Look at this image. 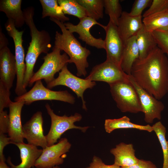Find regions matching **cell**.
Segmentation results:
<instances>
[{
	"label": "cell",
	"instance_id": "6da1fadb",
	"mask_svg": "<svg viewBox=\"0 0 168 168\" xmlns=\"http://www.w3.org/2000/svg\"><path fill=\"white\" fill-rule=\"evenodd\" d=\"M158 46L146 57L136 59L131 77L141 87L160 100L167 93L168 59Z\"/></svg>",
	"mask_w": 168,
	"mask_h": 168
},
{
	"label": "cell",
	"instance_id": "7a4b0ae2",
	"mask_svg": "<svg viewBox=\"0 0 168 168\" xmlns=\"http://www.w3.org/2000/svg\"><path fill=\"white\" fill-rule=\"evenodd\" d=\"M23 12L25 23L30 29L31 37L25 59L26 70L23 86L26 89L29 86L30 79L35 73L34 68L38 57L41 53H48L52 45L48 32L44 30H38L35 25L33 19V7H28L24 9Z\"/></svg>",
	"mask_w": 168,
	"mask_h": 168
},
{
	"label": "cell",
	"instance_id": "3957f363",
	"mask_svg": "<svg viewBox=\"0 0 168 168\" xmlns=\"http://www.w3.org/2000/svg\"><path fill=\"white\" fill-rule=\"evenodd\" d=\"M49 19L59 27L62 33L56 32L54 46L64 51L68 55L69 63L75 64L77 76H85L87 74L86 68L89 66L87 58L91 54L90 50L82 46L73 33L66 28L64 23L56 19Z\"/></svg>",
	"mask_w": 168,
	"mask_h": 168
},
{
	"label": "cell",
	"instance_id": "277c9868",
	"mask_svg": "<svg viewBox=\"0 0 168 168\" xmlns=\"http://www.w3.org/2000/svg\"><path fill=\"white\" fill-rule=\"evenodd\" d=\"M109 85L112 97L122 112L137 113L143 112L138 93L129 80Z\"/></svg>",
	"mask_w": 168,
	"mask_h": 168
},
{
	"label": "cell",
	"instance_id": "5b68a950",
	"mask_svg": "<svg viewBox=\"0 0 168 168\" xmlns=\"http://www.w3.org/2000/svg\"><path fill=\"white\" fill-rule=\"evenodd\" d=\"M45 107L51 121L50 129L45 136L47 146L55 144L62 135L68 130L77 129L85 133L90 127L78 126L74 124L75 122L80 121L82 119V115L79 113H75L69 116L65 115L60 116L54 113L49 104H46Z\"/></svg>",
	"mask_w": 168,
	"mask_h": 168
},
{
	"label": "cell",
	"instance_id": "8992f818",
	"mask_svg": "<svg viewBox=\"0 0 168 168\" xmlns=\"http://www.w3.org/2000/svg\"><path fill=\"white\" fill-rule=\"evenodd\" d=\"M61 51L54 46L52 51L43 57L44 63L30 79L29 86H31L37 81L42 79L48 84L55 79L54 75L57 72L69 63V56L65 53L61 54Z\"/></svg>",
	"mask_w": 168,
	"mask_h": 168
},
{
	"label": "cell",
	"instance_id": "52a82bcc",
	"mask_svg": "<svg viewBox=\"0 0 168 168\" xmlns=\"http://www.w3.org/2000/svg\"><path fill=\"white\" fill-rule=\"evenodd\" d=\"M5 27L8 34L12 38L15 45V57L16 67L15 92L17 96H19L27 92L23 86L26 70L25 52L22 44V37L24 31L18 30L13 21L10 20H8L6 24Z\"/></svg>",
	"mask_w": 168,
	"mask_h": 168
},
{
	"label": "cell",
	"instance_id": "ba28073f",
	"mask_svg": "<svg viewBox=\"0 0 168 168\" xmlns=\"http://www.w3.org/2000/svg\"><path fill=\"white\" fill-rule=\"evenodd\" d=\"M40 100H56L73 104L75 98L67 91L51 90L44 86L41 80H39L35 82L34 86L30 90L14 99L15 101H23L25 105H27Z\"/></svg>",
	"mask_w": 168,
	"mask_h": 168
},
{
	"label": "cell",
	"instance_id": "9c48e42d",
	"mask_svg": "<svg viewBox=\"0 0 168 168\" xmlns=\"http://www.w3.org/2000/svg\"><path fill=\"white\" fill-rule=\"evenodd\" d=\"M67 66L65 65L62 69L57 77L47 84V87L51 89L59 85L68 87L75 93L78 98H81L82 108L86 111L87 108L84 98V93L86 89L92 88L96 85V83L90 80L80 78L74 75L68 70Z\"/></svg>",
	"mask_w": 168,
	"mask_h": 168
},
{
	"label": "cell",
	"instance_id": "30bf717a",
	"mask_svg": "<svg viewBox=\"0 0 168 168\" xmlns=\"http://www.w3.org/2000/svg\"><path fill=\"white\" fill-rule=\"evenodd\" d=\"M128 76L123 71L120 66L106 60L94 66L85 78L94 82H105L109 85L128 80Z\"/></svg>",
	"mask_w": 168,
	"mask_h": 168
},
{
	"label": "cell",
	"instance_id": "8fae6325",
	"mask_svg": "<svg viewBox=\"0 0 168 168\" xmlns=\"http://www.w3.org/2000/svg\"><path fill=\"white\" fill-rule=\"evenodd\" d=\"M71 147L67 138H61L58 143L42 149L35 166L36 168H52L62 164L64 160L61 156L68 152Z\"/></svg>",
	"mask_w": 168,
	"mask_h": 168
},
{
	"label": "cell",
	"instance_id": "7c38bea8",
	"mask_svg": "<svg viewBox=\"0 0 168 168\" xmlns=\"http://www.w3.org/2000/svg\"><path fill=\"white\" fill-rule=\"evenodd\" d=\"M128 79L135 89L138 95L144 115V120L148 124L152 123L155 119H161V113L165 106L163 103L139 86L130 76Z\"/></svg>",
	"mask_w": 168,
	"mask_h": 168
},
{
	"label": "cell",
	"instance_id": "4fadbf2b",
	"mask_svg": "<svg viewBox=\"0 0 168 168\" xmlns=\"http://www.w3.org/2000/svg\"><path fill=\"white\" fill-rule=\"evenodd\" d=\"M66 28L71 33H77L79 38L88 45L98 49H105V40L101 38H96L92 36L90 32L91 28L94 25L100 26L104 29L105 26L98 22L97 21L89 17L86 16L80 20L77 25L67 22L64 23Z\"/></svg>",
	"mask_w": 168,
	"mask_h": 168
},
{
	"label": "cell",
	"instance_id": "5bb4252c",
	"mask_svg": "<svg viewBox=\"0 0 168 168\" xmlns=\"http://www.w3.org/2000/svg\"><path fill=\"white\" fill-rule=\"evenodd\" d=\"M104 30L106 33L104 40L106 60L120 66L124 43L120 35L117 26L109 21Z\"/></svg>",
	"mask_w": 168,
	"mask_h": 168
},
{
	"label": "cell",
	"instance_id": "9a60e30c",
	"mask_svg": "<svg viewBox=\"0 0 168 168\" xmlns=\"http://www.w3.org/2000/svg\"><path fill=\"white\" fill-rule=\"evenodd\" d=\"M42 113L38 111L23 125L24 138L28 143L41 147L42 149L47 146L46 136L44 133Z\"/></svg>",
	"mask_w": 168,
	"mask_h": 168
},
{
	"label": "cell",
	"instance_id": "2e32d148",
	"mask_svg": "<svg viewBox=\"0 0 168 168\" xmlns=\"http://www.w3.org/2000/svg\"><path fill=\"white\" fill-rule=\"evenodd\" d=\"M25 104L23 101H12L8 107L9 124L8 134L12 144L24 142L21 113Z\"/></svg>",
	"mask_w": 168,
	"mask_h": 168
},
{
	"label": "cell",
	"instance_id": "e0dca14e",
	"mask_svg": "<svg viewBox=\"0 0 168 168\" xmlns=\"http://www.w3.org/2000/svg\"><path fill=\"white\" fill-rule=\"evenodd\" d=\"M16 75L15 56L7 46L0 48V81L10 90Z\"/></svg>",
	"mask_w": 168,
	"mask_h": 168
},
{
	"label": "cell",
	"instance_id": "ac0fdd59",
	"mask_svg": "<svg viewBox=\"0 0 168 168\" xmlns=\"http://www.w3.org/2000/svg\"><path fill=\"white\" fill-rule=\"evenodd\" d=\"M142 19V16H133L128 12H123L117 26L124 43L128 39L136 35L142 27L143 24Z\"/></svg>",
	"mask_w": 168,
	"mask_h": 168
},
{
	"label": "cell",
	"instance_id": "d6986e66",
	"mask_svg": "<svg viewBox=\"0 0 168 168\" xmlns=\"http://www.w3.org/2000/svg\"><path fill=\"white\" fill-rule=\"evenodd\" d=\"M14 144L20 150L21 162L15 165L12 162L11 157H8L7 161L10 168H31L35 166L36 161L42 153L43 150L24 142Z\"/></svg>",
	"mask_w": 168,
	"mask_h": 168
},
{
	"label": "cell",
	"instance_id": "ffe728a7",
	"mask_svg": "<svg viewBox=\"0 0 168 168\" xmlns=\"http://www.w3.org/2000/svg\"><path fill=\"white\" fill-rule=\"evenodd\" d=\"M110 152L114 156V164L120 167L131 166L139 159L135 156V150L132 144L121 142L111 149Z\"/></svg>",
	"mask_w": 168,
	"mask_h": 168
},
{
	"label": "cell",
	"instance_id": "44dd1931",
	"mask_svg": "<svg viewBox=\"0 0 168 168\" xmlns=\"http://www.w3.org/2000/svg\"><path fill=\"white\" fill-rule=\"evenodd\" d=\"M22 0H1L0 11L4 12L14 23L16 28L21 27L25 23L23 11L21 9Z\"/></svg>",
	"mask_w": 168,
	"mask_h": 168
},
{
	"label": "cell",
	"instance_id": "7402d4cb",
	"mask_svg": "<svg viewBox=\"0 0 168 168\" xmlns=\"http://www.w3.org/2000/svg\"><path fill=\"white\" fill-rule=\"evenodd\" d=\"M139 55L135 35L125 43L122 54L120 67L128 75H131L132 66L135 61L139 58Z\"/></svg>",
	"mask_w": 168,
	"mask_h": 168
},
{
	"label": "cell",
	"instance_id": "603a6c76",
	"mask_svg": "<svg viewBox=\"0 0 168 168\" xmlns=\"http://www.w3.org/2000/svg\"><path fill=\"white\" fill-rule=\"evenodd\" d=\"M104 127L106 132L108 133L118 129L135 128L149 132L153 131L152 126L150 125H143L133 123L130 121V119L126 116L119 119H106Z\"/></svg>",
	"mask_w": 168,
	"mask_h": 168
},
{
	"label": "cell",
	"instance_id": "cb8c5ba5",
	"mask_svg": "<svg viewBox=\"0 0 168 168\" xmlns=\"http://www.w3.org/2000/svg\"><path fill=\"white\" fill-rule=\"evenodd\" d=\"M135 36L139 50V58L145 57L157 46L152 32L147 31L144 26Z\"/></svg>",
	"mask_w": 168,
	"mask_h": 168
},
{
	"label": "cell",
	"instance_id": "d4e9b609",
	"mask_svg": "<svg viewBox=\"0 0 168 168\" xmlns=\"http://www.w3.org/2000/svg\"><path fill=\"white\" fill-rule=\"evenodd\" d=\"M142 22L145 29L150 32L158 29H168V10L167 9L144 17Z\"/></svg>",
	"mask_w": 168,
	"mask_h": 168
},
{
	"label": "cell",
	"instance_id": "484cf974",
	"mask_svg": "<svg viewBox=\"0 0 168 168\" xmlns=\"http://www.w3.org/2000/svg\"><path fill=\"white\" fill-rule=\"evenodd\" d=\"M42 8V18L47 16L56 19L63 23L69 20L66 16L57 0H40Z\"/></svg>",
	"mask_w": 168,
	"mask_h": 168
},
{
	"label": "cell",
	"instance_id": "4316f807",
	"mask_svg": "<svg viewBox=\"0 0 168 168\" xmlns=\"http://www.w3.org/2000/svg\"><path fill=\"white\" fill-rule=\"evenodd\" d=\"M85 9L87 16L96 20L103 17V0H76Z\"/></svg>",
	"mask_w": 168,
	"mask_h": 168
},
{
	"label": "cell",
	"instance_id": "83f0119b",
	"mask_svg": "<svg viewBox=\"0 0 168 168\" xmlns=\"http://www.w3.org/2000/svg\"><path fill=\"white\" fill-rule=\"evenodd\" d=\"M58 2L64 14L73 16L79 20L87 16L85 9L76 0H58Z\"/></svg>",
	"mask_w": 168,
	"mask_h": 168
},
{
	"label": "cell",
	"instance_id": "f1b7e54d",
	"mask_svg": "<svg viewBox=\"0 0 168 168\" xmlns=\"http://www.w3.org/2000/svg\"><path fill=\"white\" fill-rule=\"evenodd\" d=\"M152 126L162 148L163 156L162 168H168V142L166 138V128L160 121L156 122Z\"/></svg>",
	"mask_w": 168,
	"mask_h": 168
},
{
	"label": "cell",
	"instance_id": "f546056e",
	"mask_svg": "<svg viewBox=\"0 0 168 168\" xmlns=\"http://www.w3.org/2000/svg\"><path fill=\"white\" fill-rule=\"evenodd\" d=\"M105 12L110 17V20L117 26L119 19L123 11L119 0H103Z\"/></svg>",
	"mask_w": 168,
	"mask_h": 168
},
{
	"label": "cell",
	"instance_id": "4dcf8cb0",
	"mask_svg": "<svg viewBox=\"0 0 168 168\" xmlns=\"http://www.w3.org/2000/svg\"><path fill=\"white\" fill-rule=\"evenodd\" d=\"M157 46L166 54H168V29H158L152 32Z\"/></svg>",
	"mask_w": 168,
	"mask_h": 168
},
{
	"label": "cell",
	"instance_id": "1f68e13d",
	"mask_svg": "<svg viewBox=\"0 0 168 168\" xmlns=\"http://www.w3.org/2000/svg\"><path fill=\"white\" fill-rule=\"evenodd\" d=\"M168 6V0H153L148 9L143 14L145 17L152 14L167 9Z\"/></svg>",
	"mask_w": 168,
	"mask_h": 168
},
{
	"label": "cell",
	"instance_id": "d6a6232c",
	"mask_svg": "<svg viewBox=\"0 0 168 168\" xmlns=\"http://www.w3.org/2000/svg\"><path fill=\"white\" fill-rule=\"evenodd\" d=\"M10 90L0 81V112L5 108L8 107L12 101L10 99Z\"/></svg>",
	"mask_w": 168,
	"mask_h": 168
},
{
	"label": "cell",
	"instance_id": "836d02e7",
	"mask_svg": "<svg viewBox=\"0 0 168 168\" xmlns=\"http://www.w3.org/2000/svg\"><path fill=\"white\" fill-rule=\"evenodd\" d=\"M152 0H135L133 5L129 14L133 16H142L143 10L151 5Z\"/></svg>",
	"mask_w": 168,
	"mask_h": 168
},
{
	"label": "cell",
	"instance_id": "e575fe53",
	"mask_svg": "<svg viewBox=\"0 0 168 168\" xmlns=\"http://www.w3.org/2000/svg\"><path fill=\"white\" fill-rule=\"evenodd\" d=\"M86 168H121L120 167L113 164L112 165L105 164L99 157L94 156L92 161Z\"/></svg>",
	"mask_w": 168,
	"mask_h": 168
},
{
	"label": "cell",
	"instance_id": "d590c367",
	"mask_svg": "<svg viewBox=\"0 0 168 168\" xmlns=\"http://www.w3.org/2000/svg\"><path fill=\"white\" fill-rule=\"evenodd\" d=\"M9 124L8 114L7 111L0 112V133H8Z\"/></svg>",
	"mask_w": 168,
	"mask_h": 168
},
{
	"label": "cell",
	"instance_id": "8d00e7d4",
	"mask_svg": "<svg viewBox=\"0 0 168 168\" xmlns=\"http://www.w3.org/2000/svg\"><path fill=\"white\" fill-rule=\"evenodd\" d=\"M11 143L10 138L6 134L0 133V161H6L3 154V150L5 147Z\"/></svg>",
	"mask_w": 168,
	"mask_h": 168
},
{
	"label": "cell",
	"instance_id": "74e56055",
	"mask_svg": "<svg viewBox=\"0 0 168 168\" xmlns=\"http://www.w3.org/2000/svg\"><path fill=\"white\" fill-rule=\"evenodd\" d=\"M121 168H157L156 166L152 162L143 159H139L138 161L135 164L127 167Z\"/></svg>",
	"mask_w": 168,
	"mask_h": 168
},
{
	"label": "cell",
	"instance_id": "f35d334b",
	"mask_svg": "<svg viewBox=\"0 0 168 168\" xmlns=\"http://www.w3.org/2000/svg\"><path fill=\"white\" fill-rule=\"evenodd\" d=\"M8 43L7 38L2 32V29L0 31V49L7 46Z\"/></svg>",
	"mask_w": 168,
	"mask_h": 168
},
{
	"label": "cell",
	"instance_id": "ab89813d",
	"mask_svg": "<svg viewBox=\"0 0 168 168\" xmlns=\"http://www.w3.org/2000/svg\"><path fill=\"white\" fill-rule=\"evenodd\" d=\"M6 161H0V168H10L6 164Z\"/></svg>",
	"mask_w": 168,
	"mask_h": 168
},
{
	"label": "cell",
	"instance_id": "60d3db41",
	"mask_svg": "<svg viewBox=\"0 0 168 168\" xmlns=\"http://www.w3.org/2000/svg\"><path fill=\"white\" fill-rule=\"evenodd\" d=\"M52 168H61L60 167H59L58 166H56Z\"/></svg>",
	"mask_w": 168,
	"mask_h": 168
},
{
	"label": "cell",
	"instance_id": "b9f144b4",
	"mask_svg": "<svg viewBox=\"0 0 168 168\" xmlns=\"http://www.w3.org/2000/svg\"><path fill=\"white\" fill-rule=\"evenodd\" d=\"M167 54L168 57V54ZM167 93H168V85L167 90Z\"/></svg>",
	"mask_w": 168,
	"mask_h": 168
},
{
	"label": "cell",
	"instance_id": "7bdbcfd3",
	"mask_svg": "<svg viewBox=\"0 0 168 168\" xmlns=\"http://www.w3.org/2000/svg\"><path fill=\"white\" fill-rule=\"evenodd\" d=\"M167 9L168 10V6Z\"/></svg>",
	"mask_w": 168,
	"mask_h": 168
}]
</instances>
